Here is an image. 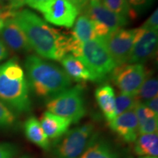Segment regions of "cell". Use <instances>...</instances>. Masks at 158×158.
Segmentation results:
<instances>
[{"label":"cell","mask_w":158,"mask_h":158,"mask_svg":"<svg viewBox=\"0 0 158 158\" xmlns=\"http://www.w3.org/2000/svg\"><path fill=\"white\" fill-rule=\"evenodd\" d=\"M22 29L31 49L43 58L61 61L68 53V36L49 26L29 10H19L13 18Z\"/></svg>","instance_id":"6da1fadb"},{"label":"cell","mask_w":158,"mask_h":158,"mask_svg":"<svg viewBox=\"0 0 158 158\" xmlns=\"http://www.w3.org/2000/svg\"><path fill=\"white\" fill-rule=\"evenodd\" d=\"M24 67L29 87L39 98L50 99L70 88L72 84L63 69L40 56H27Z\"/></svg>","instance_id":"7a4b0ae2"},{"label":"cell","mask_w":158,"mask_h":158,"mask_svg":"<svg viewBox=\"0 0 158 158\" xmlns=\"http://www.w3.org/2000/svg\"><path fill=\"white\" fill-rule=\"evenodd\" d=\"M0 101L18 113H28L31 109L28 82L16 59L0 64Z\"/></svg>","instance_id":"3957f363"},{"label":"cell","mask_w":158,"mask_h":158,"mask_svg":"<svg viewBox=\"0 0 158 158\" xmlns=\"http://www.w3.org/2000/svg\"><path fill=\"white\" fill-rule=\"evenodd\" d=\"M96 136L91 122L69 130L51 147L54 158H80Z\"/></svg>","instance_id":"277c9868"},{"label":"cell","mask_w":158,"mask_h":158,"mask_svg":"<svg viewBox=\"0 0 158 158\" xmlns=\"http://www.w3.org/2000/svg\"><path fill=\"white\" fill-rule=\"evenodd\" d=\"M84 89L81 85L68 89L48 99L46 102L48 111L69 118L72 123H78L86 114Z\"/></svg>","instance_id":"5b68a950"},{"label":"cell","mask_w":158,"mask_h":158,"mask_svg":"<svg viewBox=\"0 0 158 158\" xmlns=\"http://www.w3.org/2000/svg\"><path fill=\"white\" fill-rule=\"evenodd\" d=\"M78 58L93 73L99 82L106 79L117 66L102 37L83 43Z\"/></svg>","instance_id":"8992f818"},{"label":"cell","mask_w":158,"mask_h":158,"mask_svg":"<svg viewBox=\"0 0 158 158\" xmlns=\"http://www.w3.org/2000/svg\"><path fill=\"white\" fill-rule=\"evenodd\" d=\"M110 78L122 94L136 95L148 78V72L143 64H124L116 66Z\"/></svg>","instance_id":"52a82bcc"},{"label":"cell","mask_w":158,"mask_h":158,"mask_svg":"<svg viewBox=\"0 0 158 158\" xmlns=\"http://www.w3.org/2000/svg\"><path fill=\"white\" fill-rule=\"evenodd\" d=\"M138 33V28H122L103 37L106 46L117 66L127 64Z\"/></svg>","instance_id":"ba28073f"},{"label":"cell","mask_w":158,"mask_h":158,"mask_svg":"<svg viewBox=\"0 0 158 158\" xmlns=\"http://www.w3.org/2000/svg\"><path fill=\"white\" fill-rule=\"evenodd\" d=\"M39 12L48 22L68 29L73 27L79 13L76 6L68 0H49Z\"/></svg>","instance_id":"9c48e42d"},{"label":"cell","mask_w":158,"mask_h":158,"mask_svg":"<svg viewBox=\"0 0 158 158\" xmlns=\"http://www.w3.org/2000/svg\"><path fill=\"white\" fill-rule=\"evenodd\" d=\"M158 33L155 30L138 28V33L127 64H142L157 52Z\"/></svg>","instance_id":"30bf717a"},{"label":"cell","mask_w":158,"mask_h":158,"mask_svg":"<svg viewBox=\"0 0 158 158\" xmlns=\"http://www.w3.org/2000/svg\"><path fill=\"white\" fill-rule=\"evenodd\" d=\"M84 15L91 21H96L104 25L114 32L128 23L129 20L120 16L105 7L97 0H90L84 7Z\"/></svg>","instance_id":"8fae6325"},{"label":"cell","mask_w":158,"mask_h":158,"mask_svg":"<svg viewBox=\"0 0 158 158\" xmlns=\"http://www.w3.org/2000/svg\"><path fill=\"white\" fill-rule=\"evenodd\" d=\"M0 37L5 46L15 52H29L32 50L25 34L14 19L5 21L0 30Z\"/></svg>","instance_id":"7c38bea8"},{"label":"cell","mask_w":158,"mask_h":158,"mask_svg":"<svg viewBox=\"0 0 158 158\" xmlns=\"http://www.w3.org/2000/svg\"><path fill=\"white\" fill-rule=\"evenodd\" d=\"M109 127L127 143H134L138 136V123L133 110L116 116L108 122Z\"/></svg>","instance_id":"4fadbf2b"},{"label":"cell","mask_w":158,"mask_h":158,"mask_svg":"<svg viewBox=\"0 0 158 158\" xmlns=\"http://www.w3.org/2000/svg\"><path fill=\"white\" fill-rule=\"evenodd\" d=\"M65 73L70 78L77 81L99 82L98 79L93 74L86 64L81 59L66 54L61 60Z\"/></svg>","instance_id":"5bb4252c"},{"label":"cell","mask_w":158,"mask_h":158,"mask_svg":"<svg viewBox=\"0 0 158 158\" xmlns=\"http://www.w3.org/2000/svg\"><path fill=\"white\" fill-rule=\"evenodd\" d=\"M40 124L49 139L56 140L69 130L72 122L69 118L45 111L40 118Z\"/></svg>","instance_id":"9a60e30c"},{"label":"cell","mask_w":158,"mask_h":158,"mask_svg":"<svg viewBox=\"0 0 158 158\" xmlns=\"http://www.w3.org/2000/svg\"><path fill=\"white\" fill-rule=\"evenodd\" d=\"M95 99L99 107L108 122L116 117L115 92L114 88L108 84H103L95 90Z\"/></svg>","instance_id":"2e32d148"},{"label":"cell","mask_w":158,"mask_h":158,"mask_svg":"<svg viewBox=\"0 0 158 158\" xmlns=\"http://www.w3.org/2000/svg\"><path fill=\"white\" fill-rule=\"evenodd\" d=\"M23 130L27 138L31 143L45 151L51 150L50 140L45 135L40 122L36 117L30 116L27 118L23 124Z\"/></svg>","instance_id":"e0dca14e"},{"label":"cell","mask_w":158,"mask_h":158,"mask_svg":"<svg viewBox=\"0 0 158 158\" xmlns=\"http://www.w3.org/2000/svg\"><path fill=\"white\" fill-rule=\"evenodd\" d=\"M134 147L135 154L140 157H157L158 135L157 133L142 134L136 138Z\"/></svg>","instance_id":"ac0fdd59"},{"label":"cell","mask_w":158,"mask_h":158,"mask_svg":"<svg viewBox=\"0 0 158 158\" xmlns=\"http://www.w3.org/2000/svg\"><path fill=\"white\" fill-rule=\"evenodd\" d=\"M80 158H118V156L107 141L99 140L96 136Z\"/></svg>","instance_id":"d6986e66"},{"label":"cell","mask_w":158,"mask_h":158,"mask_svg":"<svg viewBox=\"0 0 158 158\" xmlns=\"http://www.w3.org/2000/svg\"><path fill=\"white\" fill-rule=\"evenodd\" d=\"M71 36L81 43L98 37L92 21L84 14L80 15L76 20Z\"/></svg>","instance_id":"ffe728a7"},{"label":"cell","mask_w":158,"mask_h":158,"mask_svg":"<svg viewBox=\"0 0 158 158\" xmlns=\"http://www.w3.org/2000/svg\"><path fill=\"white\" fill-rule=\"evenodd\" d=\"M105 7L127 20L137 17L130 9L126 0H97Z\"/></svg>","instance_id":"44dd1931"},{"label":"cell","mask_w":158,"mask_h":158,"mask_svg":"<svg viewBox=\"0 0 158 158\" xmlns=\"http://www.w3.org/2000/svg\"><path fill=\"white\" fill-rule=\"evenodd\" d=\"M158 81L156 78L148 77L138 92L136 97L140 102L144 103L157 96Z\"/></svg>","instance_id":"7402d4cb"},{"label":"cell","mask_w":158,"mask_h":158,"mask_svg":"<svg viewBox=\"0 0 158 158\" xmlns=\"http://www.w3.org/2000/svg\"><path fill=\"white\" fill-rule=\"evenodd\" d=\"M138 102L136 95L133 94H121L115 100V112L116 116L127 112L128 110H133Z\"/></svg>","instance_id":"603a6c76"},{"label":"cell","mask_w":158,"mask_h":158,"mask_svg":"<svg viewBox=\"0 0 158 158\" xmlns=\"http://www.w3.org/2000/svg\"><path fill=\"white\" fill-rule=\"evenodd\" d=\"M16 122V117L13 110L0 101V127L6 128L13 126Z\"/></svg>","instance_id":"cb8c5ba5"},{"label":"cell","mask_w":158,"mask_h":158,"mask_svg":"<svg viewBox=\"0 0 158 158\" xmlns=\"http://www.w3.org/2000/svg\"><path fill=\"white\" fill-rule=\"evenodd\" d=\"M134 111H135L136 118L138 120V127L141 126L149 118L157 116L154 113L152 110H150L145 104L142 103V102H138L136 105L135 108H134Z\"/></svg>","instance_id":"d4e9b609"},{"label":"cell","mask_w":158,"mask_h":158,"mask_svg":"<svg viewBox=\"0 0 158 158\" xmlns=\"http://www.w3.org/2000/svg\"><path fill=\"white\" fill-rule=\"evenodd\" d=\"M130 9L136 15L141 14L151 7L155 0H126Z\"/></svg>","instance_id":"484cf974"},{"label":"cell","mask_w":158,"mask_h":158,"mask_svg":"<svg viewBox=\"0 0 158 158\" xmlns=\"http://www.w3.org/2000/svg\"><path fill=\"white\" fill-rule=\"evenodd\" d=\"M158 130V116L149 118L138 127V135L142 134L157 133Z\"/></svg>","instance_id":"4316f807"},{"label":"cell","mask_w":158,"mask_h":158,"mask_svg":"<svg viewBox=\"0 0 158 158\" xmlns=\"http://www.w3.org/2000/svg\"><path fill=\"white\" fill-rule=\"evenodd\" d=\"M19 153L16 146L10 143H0V158H15Z\"/></svg>","instance_id":"83f0119b"},{"label":"cell","mask_w":158,"mask_h":158,"mask_svg":"<svg viewBox=\"0 0 158 158\" xmlns=\"http://www.w3.org/2000/svg\"><path fill=\"white\" fill-rule=\"evenodd\" d=\"M18 11L13 10L10 7H5L0 4V30L2 28L5 21L10 19H13Z\"/></svg>","instance_id":"f1b7e54d"},{"label":"cell","mask_w":158,"mask_h":158,"mask_svg":"<svg viewBox=\"0 0 158 158\" xmlns=\"http://www.w3.org/2000/svg\"><path fill=\"white\" fill-rule=\"evenodd\" d=\"M146 30H155L158 29V10L156 9L152 14L150 15L146 22L141 27Z\"/></svg>","instance_id":"f546056e"},{"label":"cell","mask_w":158,"mask_h":158,"mask_svg":"<svg viewBox=\"0 0 158 158\" xmlns=\"http://www.w3.org/2000/svg\"><path fill=\"white\" fill-rule=\"evenodd\" d=\"M0 4L15 11H18L23 5H24L21 0H0Z\"/></svg>","instance_id":"4dcf8cb0"},{"label":"cell","mask_w":158,"mask_h":158,"mask_svg":"<svg viewBox=\"0 0 158 158\" xmlns=\"http://www.w3.org/2000/svg\"><path fill=\"white\" fill-rule=\"evenodd\" d=\"M48 1L49 0H26L25 4H27L31 8L40 11Z\"/></svg>","instance_id":"1f68e13d"},{"label":"cell","mask_w":158,"mask_h":158,"mask_svg":"<svg viewBox=\"0 0 158 158\" xmlns=\"http://www.w3.org/2000/svg\"><path fill=\"white\" fill-rule=\"evenodd\" d=\"M143 104H145L150 110H152L156 115L158 116V98L157 96L155 97L151 100H148L146 102H144Z\"/></svg>","instance_id":"d6a6232c"},{"label":"cell","mask_w":158,"mask_h":158,"mask_svg":"<svg viewBox=\"0 0 158 158\" xmlns=\"http://www.w3.org/2000/svg\"><path fill=\"white\" fill-rule=\"evenodd\" d=\"M8 51H7V47L4 44L2 41L0 40V62L3 61L8 56Z\"/></svg>","instance_id":"836d02e7"},{"label":"cell","mask_w":158,"mask_h":158,"mask_svg":"<svg viewBox=\"0 0 158 158\" xmlns=\"http://www.w3.org/2000/svg\"><path fill=\"white\" fill-rule=\"evenodd\" d=\"M69 2H70L74 6H76V8L80 11V10H83L85 7L84 0H68Z\"/></svg>","instance_id":"e575fe53"},{"label":"cell","mask_w":158,"mask_h":158,"mask_svg":"<svg viewBox=\"0 0 158 158\" xmlns=\"http://www.w3.org/2000/svg\"><path fill=\"white\" fill-rule=\"evenodd\" d=\"M19 158H31V157H30V156H28V155H23Z\"/></svg>","instance_id":"d590c367"},{"label":"cell","mask_w":158,"mask_h":158,"mask_svg":"<svg viewBox=\"0 0 158 158\" xmlns=\"http://www.w3.org/2000/svg\"><path fill=\"white\" fill-rule=\"evenodd\" d=\"M90 0H84V5L86 6V4H87L89 2Z\"/></svg>","instance_id":"8d00e7d4"},{"label":"cell","mask_w":158,"mask_h":158,"mask_svg":"<svg viewBox=\"0 0 158 158\" xmlns=\"http://www.w3.org/2000/svg\"><path fill=\"white\" fill-rule=\"evenodd\" d=\"M139 158H157V157H140Z\"/></svg>","instance_id":"74e56055"},{"label":"cell","mask_w":158,"mask_h":158,"mask_svg":"<svg viewBox=\"0 0 158 158\" xmlns=\"http://www.w3.org/2000/svg\"><path fill=\"white\" fill-rule=\"evenodd\" d=\"M21 1L22 2H23V3L24 4V5H25V2H26V0H21Z\"/></svg>","instance_id":"f35d334b"}]
</instances>
